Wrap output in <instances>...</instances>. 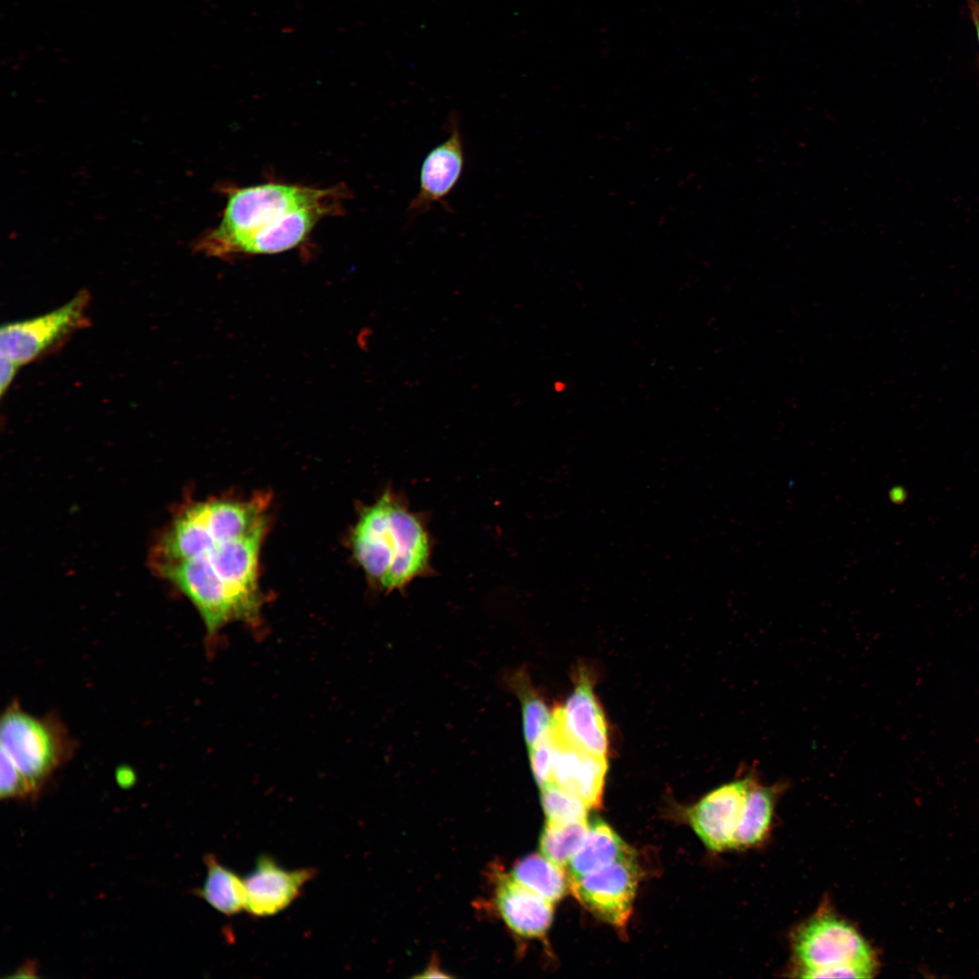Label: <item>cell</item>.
<instances>
[{"label": "cell", "instance_id": "1", "mask_svg": "<svg viewBox=\"0 0 979 979\" xmlns=\"http://www.w3.org/2000/svg\"><path fill=\"white\" fill-rule=\"evenodd\" d=\"M351 543L363 572L385 593L434 575L435 541L427 516L411 510L404 495L391 488L362 509Z\"/></svg>", "mask_w": 979, "mask_h": 979}, {"label": "cell", "instance_id": "2", "mask_svg": "<svg viewBox=\"0 0 979 979\" xmlns=\"http://www.w3.org/2000/svg\"><path fill=\"white\" fill-rule=\"evenodd\" d=\"M74 750L73 738L57 716L34 715L13 701L0 722L1 798H35Z\"/></svg>", "mask_w": 979, "mask_h": 979}, {"label": "cell", "instance_id": "3", "mask_svg": "<svg viewBox=\"0 0 979 979\" xmlns=\"http://www.w3.org/2000/svg\"><path fill=\"white\" fill-rule=\"evenodd\" d=\"M347 196L342 185L316 189L271 182L231 189L220 222L199 237L194 248L208 257L235 256L240 244L286 215L317 207L341 212Z\"/></svg>", "mask_w": 979, "mask_h": 979}, {"label": "cell", "instance_id": "4", "mask_svg": "<svg viewBox=\"0 0 979 979\" xmlns=\"http://www.w3.org/2000/svg\"><path fill=\"white\" fill-rule=\"evenodd\" d=\"M798 976L869 978L877 968L868 943L848 922L827 912L816 914L794 935Z\"/></svg>", "mask_w": 979, "mask_h": 979}, {"label": "cell", "instance_id": "5", "mask_svg": "<svg viewBox=\"0 0 979 979\" xmlns=\"http://www.w3.org/2000/svg\"><path fill=\"white\" fill-rule=\"evenodd\" d=\"M90 299L89 292L82 290L55 310L2 325L0 356L21 366L57 348L73 333L89 325L86 310Z\"/></svg>", "mask_w": 979, "mask_h": 979}, {"label": "cell", "instance_id": "6", "mask_svg": "<svg viewBox=\"0 0 979 979\" xmlns=\"http://www.w3.org/2000/svg\"><path fill=\"white\" fill-rule=\"evenodd\" d=\"M637 883L638 868L631 849L611 864L570 880V888L597 918L624 928L632 913Z\"/></svg>", "mask_w": 979, "mask_h": 979}, {"label": "cell", "instance_id": "7", "mask_svg": "<svg viewBox=\"0 0 979 979\" xmlns=\"http://www.w3.org/2000/svg\"><path fill=\"white\" fill-rule=\"evenodd\" d=\"M574 690L553 709L552 735L591 754L607 758L608 727L595 694L593 675L586 667L575 674Z\"/></svg>", "mask_w": 979, "mask_h": 979}, {"label": "cell", "instance_id": "8", "mask_svg": "<svg viewBox=\"0 0 979 979\" xmlns=\"http://www.w3.org/2000/svg\"><path fill=\"white\" fill-rule=\"evenodd\" d=\"M446 127L447 139L434 147L422 162L418 192L406 209L411 218L426 213L435 204L446 205L445 199L461 176L465 152L459 116L451 114Z\"/></svg>", "mask_w": 979, "mask_h": 979}, {"label": "cell", "instance_id": "9", "mask_svg": "<svg viewBox=\"0 0 979 979\" xmlns=\"http://www.w3.org/2000/svg\"><path fill=\"white\" fill-rule=\"evenodd\" d=\"M755 783L753 775H746L712 790L689 809L690 824L708 848H733L742 809Z\"/></svg>", "mask_w": 979, "mask_h": 979}, {"label": "cell", "instance_id": "10", "mask_svg": "<svg viewBox=\"0 0 979 979\" xmlns=\"http://www.w3.org/2000/svg\"><path fill=\"white\" fill-rule=\"evenodd\" d=\"M316 874L314 868L286 869L273 858L260 856L243 877L246 911L255 917L275 916L288 907Z\"/></svg>", "mask_w": 979, "mask_h": 979}, {"label": "cell", "instance_id": "11", "mask_svg": "<svg viewBox=\"0 0 979 979\" xmlns=\"http://www.w3.org/2000/svg\"><path fill=\"white\" fill-rule=\"evenodd\" d=\"M493 895L494 906L507 927L517 936L538 938L549 929L553 903L499 872Z\"/></svg>", "mask_w": 979, "mask_h": 979}, {"label": "cell", "instance_id": "12", "mask_svg": "<svg viewBox=\"0 0 979 979\" xmlns=\"http://www.w3.org/2000/svg\"><path fill=\"white\" fill-rule=\"evenodd\" d=\"M555 751L551 780L581 799L589 808L601 805L607 758L572 746L551 732Z\"/></svg>", "mask_w": 979, "mask_h": 979}, {"label": "cell", "instance_id": "13", "mask_svg": "<svg viewBox=\"0 0 979 979\" xmlns=\"http://www.w3.org/2000/svg\"><path fill=\"white\" fill-rule=\"evenodd\" d=\"M339 213L326 207L289 213L249 237L238 246L235 256L276 254L291 249L306 239L322 218Z\"/></svg>", "mask_w": 979, "mask_h": 979}, {"label": "cell", "instance_id": "14", "mask_svg": "<svg viewBox=\"0 0 979 979\" xmlns=\"http://www.w3.org/2000/svg\"><path fill=\"white\" fill-rule=\"evenodd\" d=\"M630 850L606 822L592 820L583 843L567 864L569 881L611 864Z\"/></svg>", "mask_w": 979, "mask_h": 979}, {"label": "cell", "instance_id": "15", "mask_svg": "<svg viewBox=\"0 0 979 979\" xmlns=\"http://www.w3.org/2000/svg\"><path fill=\"white\" fill-rule=\"evenodd\" d=\"M207 874L196 895L215 910L227 916L246 911V891L243 877L223 866L212 855L204 857Z\"/></svg>", "mask_w": 979, "mask_h": 979}, {"label": "cell", "instance_id": "16", "mask_svg": "<svg viewBox=\"0 0 979 979\" xmlns=\"http://www.w3.org/2000/svg\"><path fill=\"white\" fill-rule=\"evenodd\" d=\"M780 790L778 785L761 786L757 782L751 788L740 816L733 848H752L767 837Z\"/></svg>", "mask_w": 979, "mask_h": 979}, {"label": "cell", "instance_id": "17", "mask_svg": "<svg viewBox=\"0 0 979 979\" xmlns=\"http://www.w3.org/2000/svg\"><path fill=\"white\" fill-rule=\"evenodd\" d=\"M509 874L519 885L552 903L560 900L570 887L564 868L542 853L519 858Z\"/></svg>", "mask_w": 979, "mask_h": 979}, {"label": "cell", "instance_id": "18", "mask_svg": "<svg viewBox=\"0 0 979 979\" xmlns=\"http://www.w3.org/2000/svg\"><path fill=\"white\" fill-rule=\"evenodd\" d=\"M509 683L520 701L523 732L529 749L548 734L553 722V710L534 688L528 674L523 670L513 674Z\"/></svg>", "mask_w": 979, "mask_h": 979}, {"label": "cell", "instance_id": "19", "mask_svg": "<svg viewBox=\"0 0 979 979\" xmlns=\"http://www.w3.org/2000/svg\"><path fill=\"white\" fill-rule=\"evenodd\" d=\"M588 827L586 819L567 824L546 821L539 838L541 853L558 866H567L583 843Z\"/></svg>", "mask_w": 979, "mask_h": 979}, {"label": "cell", "instance_id": "20", "mask_svg": "<svg viewBox=\"0 0 979 979\" xmlns=\"http://www.w3.org/2000/svg\"><path fill=\"white\" fill-rule=\"evenodd\" d=\"M540 790V800L547 822L567 824L586 819L590 808L575 794L552 780Z\"/></svg>", "mask_w": 979, "mask_h": 979}, {"label": "cell", "instance_id": "21", "mask_svg": "<svg viewBox=\"0 0 979 979\" xmlns=\"http://www.w3.org/2000/svg\"><path fill=\"white\" fill-rule=\"evenodd\" d=\"M555 744L548 734L529 748L530 766L538 785L541 788L552 779Z\"/></svg>", "mask_w": 979, "mask_h": 979}, {"label": "cell", "instance_id": "22", "mask_svg": "<svg viewBox=\"0 0 979 979\" xmlns=\"http://www.w3.org/2000/svg\"><path fill=\"white\" fill-rule=\"evenodd\" d=\"M18 367L13 361L0 356V394L2 397L11 385Z\"/></svg>", "mask_w": 979, "mask_h": 979}, {"label": "cell", "instance_id": "23", "mask_svg": "<svg viewBox=\"0 0 979 979\" xmlns=\"http://www.w3.org/2000/svg\"><path fill=\"white\" fill-rule=\"evenodd\" d=\"M419 977H422V978L449 977V974H446L442 973V971L441 969H439L436 965L431 964V966H429L423 972L422 974H420Z\"/></svg>", "mask_w": 979, "mask_h": 979}, {"label": "cell", "instance_id": "24", "mask_svg": "<svg viewBox=\"0 0 979 979\" xmlns=\"http://www.w3.org/2000/svg\"><path fill=\"white\" fill-rule=\"evenodd\" d=\"M966 6L971 19L979 20V1L966 0Z\"/></svg>", "mask_w": 979, "mask_h": 979}, {"label": "cell", "instance_id": "25", "mask_svg": "<svg viewBox=\"0 0 979 979\" xmlns=\"http://www.w3.org/2000/svg\"><path fill=\"white\" fill-rule=\"evenodd\" d=\"M971 20H972V22L974 24V26L977 44H978V47H979V20L978 19H971Z\"/></svg>", "mask_w": 979, "mask_h": 979}]
</instances>
